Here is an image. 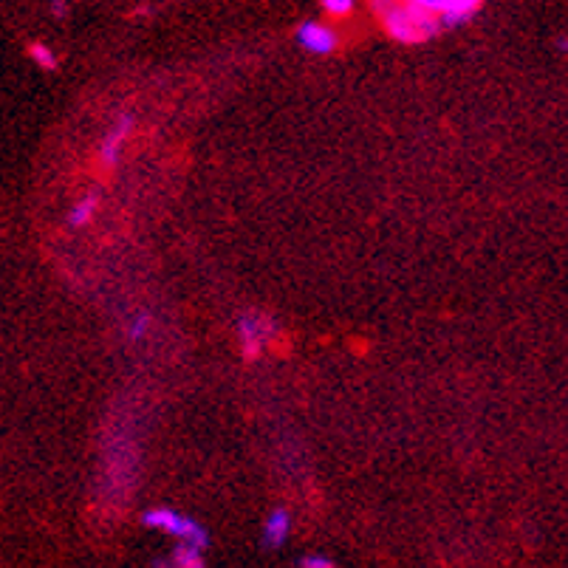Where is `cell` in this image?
Listing matches in <instances>:
<instances>
[{"instance_id":"obj_14","label":"cell","mask_w":568,"mask_h":568,"mask_svg":"<svg viewBox=\"0 0 568 568\" xmlns=\"http://www.w3.org/2000/svg\"><path fill=\"white\" fill-rule=\"evenodd\" d=\"M51 15L57 17V20H65V15H68V3H51Z\"/></svg>"},{"instance_id":"obj_7","label":"cell","mask_w":568,"mask_h":568,"mask_svg":"<svg viewBox=\"0 0 568 568\" xmlns=\"http://www.w3.org/2000/svg\"><path fill=\"white\" fill-rule=\"evenodd\" d=\"M289 535H292V515H289V509L277 506L272 509V515L263 520V546L277 549L289 540Z\"/></svg>"},{"instance_id":"obj_4","label":"cell","mask_w":568,"mask_h":568,"mask_svg":"<svg viewBox=\"0 0 568 568\" xmlns=\"http://www.w3.org/2000/svg\"><path fill=\"white\" fill-rule=\"evenodd\" d=\"M275 325L269 317H241L238 320V337H241V351L246 359H258L263 348L269 345V331Z\"/></svg>"},{"instance_id":"obj_12","label":"cell","mask_w":568,"mask_h":568,"mask_svg":"<svg viewBox=\"0 0 568 568\" xmlns=\"http://www.w3.org/2000/svg\"><path fill=\"white\" fill-rule=\"evenodd\" d=\"M150 325H153V317L150 314H136L133 320L128 323V340H133V342H142L150 334Z\"/></svg>"},{"instance_id":"obj_11","label":"cell","mask_w":568,"mask_h":568,"mask_svg":"<svg viewBox=\"0 0 568 568\" xmlns=\"http://www.w3.org/2000/svg\"><path fill=\"white\" fill-rule=\"evenodd\" d=\"M357 3L354 0H323V12L334 20H345V17L354 15Z\"/></svg>"},{"instance_id":"obj_6","label":"cell","mask_w":568,"mask_h":568,"mask_svg":"<svg viewBox=\"0 0 568 568\" xmlns=\"http://www.w3.org/2000/svg\"><path fill=\"white\" fill-rule=\"evenodd\" d=\"M478 9H481L478 0H436V12H439L444 29L470 23L472 17L478 15Z\"/></svg>"},{"instance_id":"obj_8","label":"cell","mask_w":568,"mask_h":568,"mask_svg":"<svg viewBox=\"0 0 568 568\" xmlns=\"http://www.w3.org/2000/svg\"><path fill=\"white\" fill-rule=\"evenodd\" d=\"M153 568H204V549L190 546V543H179L170 557L156 560Z\"/></svg>"},{"instance_id":"obj_1","label":"cell","mask_w":568,"mask_h":568,"mask_svg":"<svg viewBox=\"0 0 568 568\" xmlns=\"http://www.w3.org/2000/svg\"><path fill=\"white\" fill-rule=\"evenodd\" d=\"M374 12L388 37L396 43H424L444 29L436 12V0H407V3H374Z\"/></svg>"},{"instance_id":"obj_5","label":"cell","mask_w":568,"mask_h":568,"mask_svg":"<svg viewBox=\"0 0 568 568\" xmlns=\"http://www.w3.org/2000/svg\"><path fill=\"white\" fill-rule=\"evenodd\" d=\"M133 125H136V119L130 114H122L116 119L114 128L105 133V139H102V145H99V164H102V167H108V170L116 167L119 156H122V147L128 142Z\"/></svg>"},{"instance_id":"obj_3","label":"cell","mask_w":568,"mask_h":568,"mask_svg":"<svg viewBox=\"0 0 568 568\" xmlns=\"http://www.w3.org/2000/svg\"><path fill=\"white\" fill-rule=\"evenodd\" d=\"M297 43L311 54H334L340 49V34L334 32L331 26H325L320 20H306L297 26Z\"/></svg>"},{"instance_id":"obj_15","label":"cell","mask_w":568,"mask_h":568,"mask_svg":"<svg viewBox=\"0 0 568 568\" xmlns=\"http://www.w3.org/2000/svg\"><path fill=\"white\" fill-rule=\"evenodd\" d=\"M557 49L568 51V37H557Z\"/></svg>"},{"instance_id":"obj_9","label":"cell","mask_w":568,"mask_h":568,"mask_svg":"<svg viewBox=\"0 0 568 568\" xmlns=\"http://www.w3.org/2000/svg\"><path fill=\"white\" fill-rule=\"evenodd\" d=\"M99 210V198L94 193L85 195V198H80L74 207H71V212H68V224L71 227H85V224H91L94 221V215H97Z\"/></svg>"},{"instance_id":"obj_10","label":"cell","mask_w":568,"mask_h":568,"mask_svg":"<svg viewBox=\"0 0 568 568\" xmlns=\"http://www.w3.org/2000/svg\"><path fill=\"white\" fill-rule=\"evenodd\" d=\"M29 57H32V63L40 65L43 71H54V68H57V54H54L46 43H40V40H34L32 46H29Z\"/></svg>"},{"instance_id":"obj_13","label":"cell","mask_w":568,"mask_h":568,"mask_svg":"<svg viewBox=\"0 0 568 568\" xmlns=\"http://www.w3.org/2000/svg\"><path fill=\"white\" fill-rule=\"evenodd\" d=\"M300 568H337V566H334V560H328L323 554H309V557L300 560Z\"/></svg>"},{"instance_id":"obj_2","label":"cell","mask_w":568,"mask_h":568,"mask_svg":"<svg viewBox=\"0 0 568 568\" xmlns=\"http://www.w3.org/2000/svg\"><path fill=\"white\" fill-rule=\"evenodd\" d=\"M142 523H145L147 529H156L162 535L176 537L179 543H190V546H201V549H207V543H210L207 529L198 520H193L190 515H181L176 509H167V506L145 512Z\"/></svg>"}]
</instances>
